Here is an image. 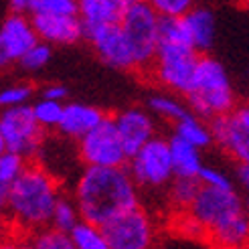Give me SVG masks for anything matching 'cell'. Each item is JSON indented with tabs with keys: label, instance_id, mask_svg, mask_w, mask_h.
Instances as JSON below:
<instances>
[{
	"label": "cell",
	"instance_id": "6da1fadb",
	"mask_svg": "<svg viewBox=\"0 0 249 249\" xmlns=\"http://www.w3.org/2000/svg\"><path fill=\"white\" fill-rule=\"evenodd\" d=\"M180 219V231L207 239L215 249H241L249 239V217L237 189H198Z\"/></svg>",
	"mask_w": 249,
	"mask_h": 249
},
{
	"label": "cell",
	"instance_id": "7a4b0ae2",
	"mask_svg": "<svg viewBox=\"0 0 249 249\" xmlns=\"http://www.w3.org/2000/svg\"><path fill=\"white\" fill-rule=\"evenodd\" d=\"M81 221L97 227L107 225L116 217L140 207L142 193L134 184L132 177L124 168H93L87 166L71 189Z\"/></svg>",
	"mask_w": 249,
	"mask_h": 249
},
{
	"label": "cell",
	"instance_id": "3957f363",
	"mask_svg": "<svg viewBox=\"0 0 249 249\" xmlns=\"http://www.w3.org/2000/svg\"><path fill=\"white\" fill-rule=\"evenodd\" d=\"M65 189L55 174L39 162H29L20 177L8 186L6 223L12 233L29 237L49 227L59 195Z\"/></svg>",
	"mask_w": 249,
	"mask_h": 249
},
{
	"label": "cell",
	"instance_id": "277c9868",
	"mask_svg": "<svg viewBox=\"0 0 249 249\" xmlns=\"http://www.w3.org/2000/svg\"><path fill=\"white\" fill-rule=\"evenodd\" d=\"M184 99L186 109L203 122L225 116L239 106V97L229 79L227 69L211 55L198 57Z\"/></svg>",
	"mask_w": 249,
	"mask_h": 249
},
{
	"label": "cell",
	"instance_id": "5b68a950",
	"mask_svg": "<svg viewBox=\"0 0 249 249\" xmlns=\"http://www.w3.org/2000/svg\"><path fill=\"white\" fill-rule=\"evenodd\" d=\"M158 15L146 0H128L120 20L122 39L132 57L134 71L148 73L158 49Z\"/></svg>",
	"mask_w": 249,
	"mask_h": 249
},
{
	"label": "cell",
	"instance_id": "8992f818",
	"mask_svg": "<svg viewBox=\"0 0 249 249\" xmlns=\"http://www.w3.org/2000/svg\"><path fill=\"white\" fill-rule=\"evenodd\" d=\"M198 57L201 55H196L186 43L158 41L156 55L148 69V77L158 87H162L166 93L184 95L193 79Z\"/></svg>",
	"mask_w": 249,
	"mask_h": 249
},
{
	"label": "cell",
	"instance_id": "52a82bcc",
	"mask_svg": "<svg viewBox=\"0 0 249 249\" xmlns=\"http://www.w3.org/2000/svg\"><path fill=\"white\" fill-rule=\"evenodd\" d=\"M126 170L140 193H164L174 178L168 152V138L156 136L148 144H144L138 152L128 158Z\"/></svg>",
	"mask_w": 249,
	"mask_h": 249
},
{
	"label": "cell",
	"instance_id": "ba28073f",
	"mask_svg": "<svg viewBox=\"0 0 249 249\" xmlns=\"http://www.w3.org/2000/svg\"><path fill=\"white\" fill-rule=\"evenodd\" d=\"M102 231L107 249H156L160 237L156 217L142 205L109 221Z\"/></svg>",
	"mask_w": 249,
	"mask_h": 249
},
{
	"label": "cell",
	"instance_id": "9c48e42d",
	"mask_svg": "<svg viewBox=\"0 0 249 249\" xmlns=\"http://www.w3.org/2000/svg\"><path fill=\"white\" fill-rule=\"evenodd\" d=\"M0 138L4 142V150L35 162L43 150L47 132L35 122L31 106H20L0 111Z\"/></svg>",
	"mask_w": 249,
	"mask_h": 249
},
{
	"label": "cell",
	"instance_id": "30bf717a",
	"mask_svg": "<svg viewBox=\"0 0 249 249\" xmlns=\"http://www.w3.org/2000/svg\"><path fill=\"white\" fill-rule=\"evenodd\" d=\"M77 156L83 166L93 168H124L128 156L118 138V132L111 124V118L106 116L104 122L95 126L89 134L77 140Z\"/></svg>",
	"mask_w": 249,
	"mask_h": 249
},
{
	"label": "cell",
	"instance_id": "8fae6325",
	"mask_svg": "<svg viewBox=\"0 0 249 249\" xmlns=\"http://www.w3.org/2000/svg\"><path fill=\"white\" fill-rule=\"evenodd\" d=\"M211 144L225 152L237 164H249V107L237 106L225 116L207 122Z\"/></svg>",
	"mask_w": 249,
	"mask_h": 249
},
{
	"label": "cell",
	"instance_id": "7c38bea8",
	"mask_svg": "<svg viewBox=\"0 0 249 249\" xmlns=\"http://www.w3.org/2000/svg\"><path fill=\"white\" fill-rule=\"evenodd\" d=\"M111 124L118 132V138L124 146V152L130 158L136 154L144 144L158 136L156 118L142 106H130L124 107L116 114H111Z\"/></svg>",
	"mask_w": 249,
	"mask_h": 249
},
{
	"label": "cell",
	"instance_id": "4fadbf2b",
	"mask_svg": "<svg viewBox=\"0 0 249 249\" xmlns=\"http://www.w3.org/2000/svg\"><path fill=\"white\" fill-rule=\"evenodd\" d=\"M83 39L91 45L95 55L104 61L106 65L120 69V71H134L132 57L128 47L122 39L118 24L111 27H97V29H83Z\"/></svg>",
	"mask_w": 249,
	"mask_h": 249
},
{
	"label": "cell",
	"instance_id": "5bb4252c",
	"mask_svg": "<svg viewBox=\"0 0 249 249\" xmlns=\"http://www.w3.org/2000/svg\"><path fill=\"white\" fill-rule=\"evenodd\" d=\"M36 43L39 39L29 17L8 12L6 18L0 22V49L8 63H18L20 57Z\"/></svg>",
	"mask_w": 249,
	"mask_h": 249
},
{
	"label": "cell",
	"instance_id": "9a60e30c",
	"mask_svg": "<svg viewBox=\"0 0 249 249\" xmlns=\"http://www.w3.org/2000/svg\"><path fill=\"white\" fill-rule=\"evenodd\" d=\"M31 24L41 43L53 45H75L83 39V27L77 15H55V17H29Z\"/></svg>",
	"mask_w": 249,
	"mask_h": 249
},
{
	"label": "cell",
	"instance_id": "2e32d148",
	"mask_svg": "<svg viewBox=\"0 0 249 249\" xmlns=\"http://www.w3.org/2000/svg\"><path fill=\"white\" fill-rule=\"evenodd\" d=\"M107 114L104 109H99L89 104H81V102H71L63 104V114H61L57 132L69 140H81L85 134H89L95 126L104 122Z\"/></svg>",
	"mask_w": 249,
	"mask_h": 249
},
{
	"label": "cell",
	"instance_id": "e0dca14e",
	"mask_svg": "<svg viewBox=\"0 0 249 249\" xmlns=\"http://www.w3.org/2000/svg\"><path fill=\"white\" fill-rule=\"evenodd\" d=\"M182 27L193 51L196 55H207L211 47L215 45V36H217L215 12L207 6H193L182 17Z\"/></svg>",
	"mask_w": 249,
	"mask_h": 249
},
{
	"label": "cell",
	"instance_id": "ac0fdd59",
	"mask_svg": "<svg viewBox=\"0 0 249 249\" xmlns=\"http://www.w3.org/2000/svg\"><path fill=\"white\" fill-rule=\"evenodd\" d=\"M128 0H79L77 18L83 29L120 24Z\"/></svg>",
	"mask_w": 249,
	"mask_h": 249
},
{
	"label": "cell",
	"instance_id": "d6986e66",
	"mask_svg": "<svg viewBox=\"0 0 249 249\" xmlns=\"http://www.w3.org/2000/svg\"><path fill=\"white\" fill-rule=\"evenodd\" d=\"M168 152L174 178H198V172L203 170V152L198 148L182 142L177 136L168 138Z\"/></svg>",
	"mask_w": 249,
	"mask_h": 249
},
{
	"label": "cell",
	"instance_id": "ffe728a7",
	"mask_svg": "<svg viewBox=\"0 0 249 249\" xmlns=\"http://www.w3.org/2000/svg\"><path fill=\"white\" fill-rule=\"evenodd\" d=\"M172 136H177L182 142L191 144L198 150H205L211 146V132H209V124L203 122L201 118L193 116L191 111L184 118H180L178 122H174V132Z\"/></svg>",
	"mask_w": 249,
	"mask_h": 249
},
{
	"label": "cell",
	"instance_id": "44dd1931",
	"mask_svg": "<svg viewBox=\"0 0 249 249\" xmlns=\"http://www.w3.org/2000/svg\"><path fill=\"white\" fill-rule=\"evenodd\" d=\"M201 189L196 178H172V182L168 184V189L164 191L166 193V198H168V207L172 209L174 215H184L189 207L193 205L195 196Z\"/></svg>",
	"mask_w": 249,
	"mask_h": 249
},
{
	"label": "cell",
	"instance_id": "7402d4cb",
	"mask_svg": "<svg viewBox=\"0 0 249 249\" xmlns=\"http://www.w3.org/2000/svg\"><path fill=\"white\" fill-rule=\"evenodd\" d=\"M148 111H150L154 118H162V120L172 122V124L189 114V109H186V106L180 102V99L172 93H166V91L152 93L148 97Z\"/></svg>",
	"mask_w": 249,
	"mask_h": 249
},
{
	"label": "cell",
	"instance_id": "603a6c76",
	"mask_svg": "<svg viewBox=\"0 0 249 249\" xmlns=\"http://www.w3.org/2000/svg\"><path fill=\"white\" fill-rule=\"evenodd\" d=\"M81 221L79 217V211L75 207V203H73V198L67 191H63L59 195L57 203L53 207V213H51V223H49V227H53L61 233H67L77 225V223Z\"/></svg>",
	"mask_w": 249,
	"mask_h": 249
},
{
	"label": "cell",
	"instance_id": "cb8c5ba5",
	"mask_svg": "<svg viewBox=\"0 0 249 249\" xmlns=\"http://www.w3.org/2000/svg\"><path fill=\"white\" fill-rule=\"evenodd\" d=\"M69 239H71L73 249H107L102 227L93 225V223H87V221H79L69 231Z\"/></svg>",
	"mask_w": 249,
	"mask_h": 249
},
{
	"label": "cell",
	"instance_id": "d4e9b609",
	"mask_svg": "<svg viewBox=\"0 0 249 249\" xmlns=\"http://www.w3.org/2000/svg\"><path fill=\"white\" fill-rule=\"evenodd\" d=\"M29 249H73L67 233H61L53 227H45L31 233L27 237Z\"/></svg>",
	"mask_w": 249,
	"mask_h": 249
},
{
	"label": "cell",
	"instance_id": "484cf974",
	"mask_svg": "<svg viewBox=\"0 0 249 249\" xmlns=\"http://www.w3.org/2000/svg\"><path fill=\"white\" fill-rule=\"evenodd\" d=\"M31 111H33V118L39 126L49 132V130H57L59 126V120L61 114H63V104H57V102H49V99H36L35 104H31Z\"/></svg>",
	"mask_w": 249,
	"mask_h": 249
},
{
	"label": "cell",
	"instance_id": "4316f807",
	"mask_svg": "<svg viewBox=\"0 0 249 249\" xmlns=\"http://www.w3.org/2000/svg\"><path fill=\"white\" fill-rule=\"evenodd\" d=\"M35 95V87L31 83H12L0 89V107L10 109V107H20V106H31V99Z\"/></svg>",
	"mask_w": 249,
	"mask_h": 249
},
{
	"label": "cell",
	"instance_id": "83f0119b",
	"mask_svg": "<svg viewBox=\"0 0 249 249\" xmlns=\"http://www.w3.org/2000/svg\"><path fill=\"white\" fill-rule=\"evenodd\" d=\"M39 15H77V2L75 0H29V17Z\"/></svg>",
	"mask_w": 249,
	"mask_h": 249
},
{
	"label": "cell",
	"instance_id": "f1b7e54d",
	"mask_svg": "<svg viewBox=\"0 0 249 249\" xmlns=\"http://www.w3.org/2000/svg\"><path fill=\"white\" fill-rule=\"evenodd\" d=\"M27 166H29L27 158H22V156H18L15 152L4 150L2 154H0V184L10 186L24 172V168H27Z\"/></svg>",
	"mask_w": 249,
	"mask_h": 249
},
{
	"label": "cell",
	"instance_id": "f546056e",
	"mask_svg": "<svg viewBox=\"0 0 249 249\" xmlns=\"http://www.w3.org/2000/svg\"><path fill=\"white\" fill-rule=\"evenodd\" d=\"M51 55H53V49L39 41L20 57L18 63L22 65V69H27V71H39L51 61Z\"/></svg>",
	"mask_w": 249,
	"mask_h": 249
},
{
	"label": "cell",
	"instance_id": "4dcf8cb0",
	"mask_svg": "<svg viewBox=\"0 0 249 249\" xmlns=\"http://www.w3.org/2000/svg\"><path fill=\"white\" fill-rule=\"evenodd\" d=\"M150 6L158 18H182L195 4L191 0H152Z\"/></svg>",
	"mask_w": 249,
	"mask_h": 249
},
{
	"label": "cell",
	"instance_id": "1f68e13d",
	"mask_svg": "<svg viewBox=\"0 0 249 249\" xmlns=\"http://www.w3.org/2000/svg\"><path fill=\"white\" fill-rule=\"evenodd\" d=\"M196 180H198V184L213 186V189H235L233 180L227 177V174L219 168H213V166H203Z\"/></svg>",
	"mask_w": 249,
	"mask_h": 249
},
{
	"label": "cell",
	"instance_id": "d6a6232c",
	"mask_svg": "<svg viewBox=\"0 0 249 249\" xmlns=\"http://www.w3.org/2000/svg\"><path fill=\"white\" fill-rule=\"evenodd\" d=\"M69 91H67V87L65 85H61V83H53V85H47L45 89H43V99H49V102H57V104H65V99H67Z\"/></svg>",
	"mask_w": 249,
	"mask_h": 249
},
{
	"label": "cell",
	"instance_id": "836d02e7",
	"mask_svg": "<svg viewBox=\"0 0 249 249\" xmlns=\"http://www.w3.org/2000/svg\"><path fill=\"white\" fill-rule=\"evenodd\" d=\"M0 249H29V243L22 235L8 233L4 239H0Z\"/></svg>",
	"mask_w": 249,
	"mask_h": 249
},
{
	"label": "cell",
	"instance_id": "e575fe53",
	"mask_svg": "<svg viewBox=\"0 0 249 249\" xmlns=\"http://www.w3.org/2000/svg\"><path fill=\"white\" fill-rule=\"evenodd\" d=\"M235 174H237V184L247 189V184H249V164H237Z\"/></svg>",
	"mask_w": 249,
	"mask_h": 249
},
{
	"label": "cell",
	"instance_id": "d590c367",
	"mask_svg": "<svg viewBox=\"0 0 249 249\" xmlns=\"http://www.w3.org/2000/svg\"><path fill=\"white\" fill-rule=\"evenodd\" d=\"M6 207H8V186L0 184V217H6Z\"/></svg>",
	"mask_w": 249,
	"mask_h": 249
},
{
	"label": "cell",
	"instance_id": "8d00e7d4",
	"mask_svg": "<svg viewBox=\"0 0 249 249\" xmlns=\"http://www.w3.org/2000/svg\"><path fill=\"white\" fill-rule=\"evenodd\" d=\"M8 233H12V231H10V227H8L6 219H2V217H0V239H4Z\"/></svg>",
	"mask_w": 249,
	"mask_h": 249
},
{
	"label": "cell",
	"instance_id": "74e56055",
	"mask_svg": "<svg viewBox=\"0 0 249 249\" xmlns=\"http://www.w3.org/2000/svg\"><path fill=\"white\" fill-rule=\"evenodd\" d=\"M10 63H8V59L4 57V53H2V49H0V69H4V67H8Z\"/></svg>",
	"mask_w": 249,
	"mask_h": 249
},
{
	"label": "cell",
	"instance_id": "f35d334b",
	"mask_svg": "<svg viewBox=\"0 0 249 249\" xmlns=\"http://www.w3.org/2000/svg\"><path fill=\"white\" fill-rule=\"evenodd\" d=\"M4 152V142H2V138H0V154Z\"/></svg>",
	"mask_w": 249,
	"mask_h": 249
},
{
	"label": "cell",
	"instance_id": "ab89813d",
	"mask_svg": "<svg viewBox=\"0 0 249 249\" xmlns=\"http://www.w3.org/2000/svg\"><path fill=\"white\" fill-rule=\"evenodd\" d=\"M241 249H247V247H241Z\"/></svg>",
	"mask_w": 249,
	"mask_h": 249
}]
</instances>
